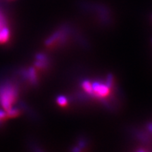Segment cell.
Wrapping results in <instances>:
<instances>
[{
	"label": "cell",
	"mask_w": 152,
	"mask_h": 152,
	"mask_svg": "<svg viewBox=\"0 0 152 152\" xmlns=\"http://www.w3.org/2000/svg\"><path fill=\"white\" fill-rule=\"evenodd\" d=\"M19 94L18 87L11 80L0 82V106L8 111L17 102Z\"/></svg>",
	"instance_id": "6da1fadb"
},
{
	"label": "cell",
	"mask_w": 152,
	"mask_h": 152,
	"mask_svg": "<svg viewBox=\"0 0 152 152\" xmlns=\"http://www.w3.org/2000/svg\"><path fill=\"white\" fill-rule=\"evenodd\" d=\"M11 32L7 15L0 8V44L4 45L10 40Z\"/></svg>",
	"instance_id": "7a4b0ae2"
},
{
	"label": "cell",
	"mask_w": 152,
	"mask_h": 152,
	"mask_svg": "<svg viewBox=\"0 0 152 152\" xmlns=\"http://www.w3.org/2000/svg\"><path fill=\"white\" fill-rule=\"evenodd\" d=\"M68 33V29L67 27L60 28L47 39L45 45L47 47H53L58 44H64L67 39Z\"/></svg>",
	"instance_id": "3957f363"
},
{
	"label": "cell",
	"mask_w": 152,
	"mask_h": 152,
	"mask_svg": "<svg viewBox=\"0 0 152 152\" xmlns=\"http://www.w3.org/2000/svg\"><path fill=\"white\" fill-rule=\"evenodd\" d=\"M22 77L26 80L32 85H37L38 83V76L36 72L35 68L34 67H30L27 69L22 70L20 72Z\"/></svg>",
	"instance_id": "277c9868"
},
{
	"label": "cell",
	"mask_w": 152,
	"mask_h": 152,
	"mask_svg": "<svg viewBox=\"0 0 152 152\" xmlns=\"http://www.w3.org/2000/svg\"><path fill=\"white\" fill-rule=\"evenodd\" d=\"M35 68L38 69H45L48 66L49 61L46 55L39 53L35 56Z\"/></svg>",
	"instance_id": "5b68a950"
},
{
	"label": "cell",
	"mask_w": 152,
	"mask_h": 152,
	"mask_svg": "<svg viewBox=\"0 0 152 152\" xmlns=\"http://www.w3.org/2000/svg\"><path fill=\"white\" fill-rule=\"evenodd\" d=\"M7 112V118H16L17 116H18L20 115V110L19 108L17 107H11L10 109L8 110V111H6Z\"/></svg>",
	"instance_id": "8992f818"
},
{
	"label": "cell",
	"mask_w": 152,
	"mask_h": 152,
	"mask_svg": "<svg viewBox=\"0 0 152 152\" xmlns=\"http://www.w3.org/2000/svg\"><path fill=\"white\" fill-rule=\"evenodd\" d=\"M57 103H58V105L61 106H65L68 103L67 98L64 96H58V97L57 98Z\"/></svg>",
	"instance_id": "52a82bcc"
},
{
	"label": "cell",
	"mask_w": 152,
	"mask_h": 152,
	"mask_svg": "<svg viewBox=\"0 0 152 152\" xmlns=\"http://www.w3.org/2000/svg\"><path fill=\"white\" fill-rule=\"evenodd\" d=\"M7 112L4 110L0 109V125L2 124V123L6 121V119H7Z\"/></svg>",
	"instance_id": "ba28073f"
},
{
	"label": "cell",
	"mask_w": 152,
	"mask_h": 152,
	"mask_svg": "<svg viewBox=\"0 0 152 152\" xmlns=\"http://www.w3.org/2000/svg\"><path fill=\"white\" fill-rule=\"evenodd\" d=\"M148 129H149V130L150 131V132H152V123H151V124H149V125H148Z\"/></svg>",
	"instance_id": "9c48e42d"
}]
</instances>
